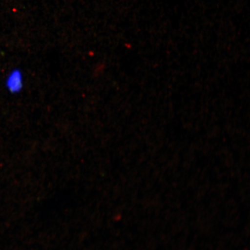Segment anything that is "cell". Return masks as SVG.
<instances>
[{
    "label": "cell",
    "instance_id": "6da1fadb",
    "mask_svg": "<svg viewBox=\"0 0 250 250\" xmlns=\"http://www.w3.org/2000/svg\"><path fill=\"white\" fill-rule=\"evenodd\" d=\"M7 85L11 92H20L23 86V77L19 70L12 71L7 78Z\"/></svg>",
    "mask_w": 250,
    "mask_h": 250
}]
</instances>
